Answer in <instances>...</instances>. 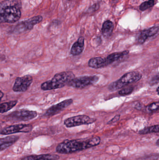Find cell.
Masks as SVG:
<instances>
[{"label":"cell","instance_id":"1","mask_svg":"<svg viewBox=\"0 0 159 160\" xmlns=\"http://www.w3.org/2000/svg\"><path fill=\"white\" fill-rule=\"evenodd\" d=\"M101 142V138L99 136H94L86 140H66L57 146L56 152L61 154H72L97 146Z\"/></svg>","mask_w":159,"mask_h":160},{"label":"cell","instance_id":"2","mask_svg":"<svg viewBox=\"0 0 159 160\" xmlns=\"http://www.w3.org/2000/svg\"><path fill=\"white\" fill-rule=\"evenodd\" d=\"M21 0H4L0 2V23H14L21 17Z\"/></svg>","mask_w":159,"mask_h":160},{"label":"cell","instance_id":"3","mask_svg":"<svg viewBox=\"0 0 159 160\" xmlns=\"http://www.w3.org/2000/svg\"><path fill=\"white\" fill-rule=\"evenodd\" d=\"M74 78V74L70 71L58 73L51 80L43 82L41 85V89L48 91L62 88L67 85L69 82Z\"/></svg>","mask_w":159,"mask_h":160},{"label":"cell","instance_id":"4","mask_svg":"<svg viewBox=\"0 0 159 160\" xmlns=\"http://www.w3.org/2000/svg\"><path fill=\"white\" fill-rule=\"evenodd\" d=\"M129 51L125 50L121 52L111 53L105 58L94 57L89 61L88 65L90 68L94 69H100L108 66L115 62L119 61L129 54Z\"/></svg>","mask_w":159,"mask_h":160},{"label":"cell","instance_id":"5","mask_svg":"<svg viewBox=\"0 0 159 160\" xmlns=\"http://www.w3.org/2000/svg\"><path fill=\"white\" fill-rule=\"evenodd\" d=\"M142 78V75L137 71H133L124 74L119 79L115 81L108 85L110 91H115L121 89L130 84L136 82Z\"/></svg>","mask_w":159,"mask_h":160},{"label":"cell","instance_id":"6","mask_svg":"<svg viewBox=\"0 0 159 160\" xmlns=\"http://www.w3.org/2000/svg\"><path fill=\"white\" fill-rule=\"evenodd\" d=\"M99 79L100 78L97 76H86L74 78L69 82L67 85L73 88L82 89L96 83L99 81Z\"/></svg>","mask_w":159,"mask_h":160},{"label":"cell","instance_id":"7","mask_svg":"<svg viewBox=\"0 0 159 160\" xmlns=\"http://www.w3.org/2000/svg\"><path fill=\"white\" fill-rule=\"evenodd\" d=\"M37 116V113L35 111L21 110L10 113L6 118L9 121L21 122L32 120Z\"/></svg>","mask_w":159,"mask_h":160},{"label":"cell","instance_id":"8","mask_svg":"<svg viewBox=\"0 0 159 160\" xmlns=\"http://www.w3.org/2000/svg\"><path fill=\"white\" fill-rule=\"evenodd\" d=\"M96 121L94 118H91L86 115H79L69 118L64 120V126L67 128H74L82 125H87L93 124Z\"/></svg>","mask_w":159,"mask_h":160},{"label":"cell","instance_id":"9","mask_svg":"<svg viewBox=\"0 0 159 160\" xmlns=\"http://www.w3.org/2000/svg\"><path fill=\"white\" fill-rule=\"evenodd\" d=\"M43 20L42 16H36L32 17L24 21L18 23L13 30L14 33H20L22 32L31 30L33 28L34 26L37 23H40Z\"/></svg>","mask_w":159,"mask_h":160},{"label":"cell","instance_id":"10","mask_svg":"<svg viewBox=\"0 0 159 160\" xmlns=\"http://www.w3.org/2000/svg\"><path fill=\"white\" fill-rule=\"evenodd\" d=\"M33 128V127L31 124H20L11 125L1 130L0 131V134L6 135L20 132L29 133L32 131Z\"/></svg>","mask_w":159,"mask_h":160},{"label":"cell","instance_id":"11","mask_svg":"<svg viewBox=\"0 0 159 160\" xmlns=\"http://www.w3.org/2000/svg\"><path fill=\"white\" fill-rule=\"evenodd\" d=\"M33 81V79L30 75L17 77L15 80L12 89L14 92H25L29 89Z\"/></svg>","mask_w":159,"mask_h":160},{"label":"cell","instance_id":"12","mask_svg":"<svg viewBox=\"0 0 159 160\" xmlns=\"http://www.w3.org/2000/svg\"><path fill=\"white\" fill-rule=\"evenodd\" d=\"M72 103L73 100L72 99H68L61 102L59 103L52 105L49 107L46 111L44 116L46 117H51L55 115L58 114Z\"/></svg>","mask_w":159,"mask_h":160},{"label":"cell","instance_id":"13","mask_svg":"<svg viewBox=\"0 0 159 160\" xmlns=\"http://www.w3.org/2000/svg\"><path fill=\"white\" fill-rule=\"evenodd\" d=\"M159 32L158 26H153L148 29H146L141 32L138 38V43L143 44L149 38L156 35Z\"/></svg>","mask_w":159,"mask_h":160},{"label":"cell","instance_id":"14","mask_svg":"<svg viewBox=\"0 0 159 160\" xmlns=\"http://www.w3.org/2000/svg\"><path fill=\"white\" fill-rule=\"evenodd\" d=\"M60 157L56 154H42L32 155L22 158L21 160H58Z\"/></svg>","mask_w":159,"mask_h":160},{"label":"cell","instance_id":"15","mask_svg":"<svg viewBox=\"0 0 159 160\" xmlns=\"http://www.w3.org/2000/svg\"><path fill=\"white\" fill-rule=\"evenodd\" d=\"M85 48V38L80 37L74 43L71 50V54L73 56H77L82 53Z\"/></svg>","mask_w":159,"mask_h":160},{"label":"cell","instance_id":"16","mask_svg":"<svg viewBox=\"0 0 159 160\" xmlns=\"http://www.w3.org/2000/svg\"><path fill=\"white\" fill-rule=\"evenodd\" d=\"M19 139V137L16 135H12L5 138H0V152L13 145Z\"/></svg>","mask_w":159,"mask_h":160},{"label":"cell","instance_id":"17","mask_svg":"<svg viewBox=\"0 0 159 160\" xmlns=\"http://www.w3.org/2000/svg\"><path fill=\"white\" fill-rule=\"evenodd\" d=\"M114 29V24L113 22L110 20L105 21L103 24L102 27V33L103 35L108 38L111 36Z\"/></svg>","mask_w":159,"mask_h":160},{"label":"cell","instance_id":"18","mask_svg":"<svg viewBox=\"0 0 159 160\" xmlns=\"http://www.w3.org/2000/svg\"><path fill=\"white\" fill-rule=\"evenodd\" d=\"M17 102V101L14 100L1 103L0 104V113H4L10 111L11 109L14 108L16 105Z\"/></svg>","mask_w":159,"mask_h":160},{"label":"cell","instance_id":"19","mask_svg":"<svg viewBox=\"0 0 159 160\" xmlns=\"http://www.w3.org/2000/svg\"><path fill=\"white\" fill-rule=\"evenodd\" d=\"M159 132V125H154L150 127H147L139 131L140 134H147L152 133H158Z\"/></svg>","mask_w":159,"mask_h":160},{"label":"cell","instance_id":"20","mask_svg":"<svg viewBox=\"0 0 159 160\" xmlns=\"http://www.w3.org/2000/svg\"><path fill=\"white\" fill-rule=\"evenodd\" d=\"M159 108V102H154L150 103L146 107V112L147 114H152L158 111Z\"/></svg>","mask_w":159,"mask_h":160},{"label":"cell","instance_id":"21","mask_svg":"<svg viewBox=\"0 0 159 160\" xmlns=\"http://www.w3.org/2000/svg\"><path fill=\"white\" fill-rule=\"evenodd\" d=\"M155 4V0H148L142 3L139 7L140 10L142 11H145L147 9L154 6Z\"/></svg>","mask_w":159,"mask_h":160},{"label":"cell","instance_id":"22","mask_svg":"<svg viewBox=\"0 0 159 160\" xmlns=\"http://www.w3.org/2000/svg\"><path fill=\"white\" fill-rule=\"evenodd\" d=\"M133 90H134V88L133 87L125 88H121L119 91L118 94L119 96L124 97V96H128L131 94L133 92Z\"/></svg>","mask_w":159,"mask_h":160},{"label":"cell","instance_id":"23","mask_svg":"<svg viewBox=\"0 0 159 160\" xmlns=\"http://www.w3.org/2000/svg\"><path fill=\"white\" fill-rule=\"evenodd\" d=\"M120 115L119 114L116 115L115 117L113 118L112 119L109 120L107 123V125H112L116 122H118L120 119Z\"/></svg>","mask_w":159,"mask_h":160},{"label":"cell","instance_id":"24","mask_svg":"<svg viewBox=\"0 0 159 160\" xmlns=\"http://www.w3.org/2000/svg\"><path fill=\"white\" fill-rule=\"evenodd\" d=\"M159 82V75L158 74L155 76L149 82V84L150 86H154L155 84H157Z\"/></svg>","mask_w":159,"mask_h":160},{"label":"cell","instance_id":"25","mask_svg":"<svg viewBox=\"0 0 159 160\" xmlns=\"http://www.w3.org/2000/svg\"><path fill=\"white\" fill-rule=\"evenodd\" d=\"M4 96V93L2 91L0 90V102H1V100H2V98Z\"/></svg>","mask_w":159,"mask_h":160},{"label":"cell","instance_id":"26","mask_svg":"<svg viewBox=\"0 0 159 160\" xmlns=\"http://www.w3.org/2000/svg\"><path fill=\"white\" fill-rule=\"evenodd\" d=\"M159 140H157V142H156V145H157V146H159Z\"/></svg>","mask_w":159,"mask_h":160},{"label":"cell","instance_id":"27","mask_svg":"<svg viewBox=\"0 0 159 160\" xmlns=\"http://www.w3.org/2000/svg\"><path fill=\"white\" fill-rule=\"evenodd\" d=\"M159 87H158L157 88V93L158 95H159Z\"/></svg>","mask_w":159,"mask_h":160}]
</instances>
